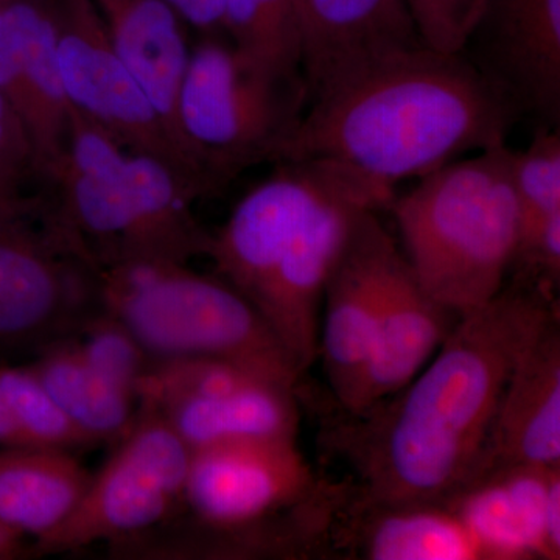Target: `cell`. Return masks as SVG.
Segmentation results:
<instances>
[{
  "mask_svg": "<svg viewBox=\"0 0 560 560\" xmlns=\"http://www.w3.org/2000/svg\"><path fill=\"white\" fill-rule=\"evenodd\" d=\"M44 200L31 140L0 94V220L35 212Z\"/></svg>",
  "mask_w": 560,
  "mask_h": 560,
  "instance_id": "obj_29",
  "label": "cell"
},
{
  "mask_svg": "<svg viewBox=\"0 0 560 560\" xmlns=\"http://www.w3.org/2000/svg\"><path fill=\"white\" fill-rule=\"evenodd\" d=\"M458 319L422 289L394 241L383 264L374 350L350 415L366 410L411 382Z\"/></svg>",
  "mask_w": 560,
  "mask_h": 560,
  "instance_id": "obj_19",
  "label": "cell"
},
{
  "mask_svg": "<svg viewBox=\"0 0 560 560\" xmlns=\"http://www.w3.org/2000/svg\"><path fill=\"white\" fill-rule=\"evenodd\" d=\"M393 243L377 210H366L324 291L318 359L323 360L331 396L342 411L355 408L370 366L383 264Z\"/></svg>",
  "mask_w": 560,
  "mask_h": 560,
  "instance_id": "obj_16",
  "label": "cell"
},
{
  "mask_svg": "<svg viewBox=\"0 0 560 560\" xmlns=\"http://www.w3.org/2000/svg\"><path fill=\"white\" fill-rule=\"evenodd\" d=\"M444 504L485 560L560 558V466L492 470Z\"/></svg>",
  "mask_w": 560,
  "mask_h": 560,
  "instance_id": "obj_18",
  "label": "cell"
},
{
  "mask_svg": "<svg viewBox=\"0 0 560 560\" xmlns=\"http://www.w3.org/2000/svg\"><path fill=\"white\" fill-rule=\"evenodd\" d=\"M552 316L544 290L504 287L456 320L404 388L341 411L326 440L353 471V495L378 506L445 503L477 481L512 371Z\"/></svg>",
  "mask_w": 560,
  "mask_h": 560,
  "instance_id": "obj_1",
  "label": "cell"
},
{
  "mask_svg": "<svg viewBox=\"0 0 560 560\" xmlns=\"http://www.w3.org/2000/svg\"><path fill=\"white\" fill-rule=\"evenodd\" d=\"M72 338L94 370L138 399L140 383L156 360L119 318L103 307Z\"/></svg>",
  "mask_w": 560,
  "mask_h": 560,
  "instance_id": "obj_27",
  "label": "cell"
},
{
  "mask_svg": "<svg viewBox=\"0 0 560 560\" xmlns=\"http://www.w3.org/2000/svg\"><path fill=\"white\" fill-rule=\"evenodd\" d=\"M91 478L75 453L0 448V525L40 539L72 514Z\"/></svg>",
  "mask_w": 560,
  "mask_h": 560,
  "instance_id": "obj_23",
  "label": "cell"
},
{
  "mask_svg": "<svg viewBox=\"0 0 560 560\" xmlns=\"http://www.w3.org/2000/svg\"><path fill=\"white\" fill-rule=\"evenodd\" d=\"M91 3L110 46L179 143L175 113L194 46L189 27L162 0H91Z\"/></svg>",
  "mask_w": 560,
  "mask_h": 560,
  "instance_id": "obj_22",
  "label": "cell"
},
{
  "mask_svg": "<svg viewBox=\"0 0 560 560\" xmlns=\"http://www.w3.org/2000/svg\"><path fill=\"white\" fill-rule=\"evenodd\" d=\"M198 36H226L223 27V0H162Z\"/></svg>",
  "mask_w": 560,
  "mask_h": 560,
  "instance_id": "obj_31",
  "label": "cell"
},
{
  "mask_svg": "<svg viewBox=\"0 0 560 560\" xmlns=\"http://www.w3.org/2000/svg\"><path fill=\"white\" fill-rule=\"evenodd\" d=\"M223 27L249 60L279 75L304 77L296 0H223Z\"/></svg>",
  "mask_w": 560,
  "mask_h": 560,
  "instance_id": "obj_25",
  "label": "cell"
},
{
  "mask_svg": "<svg viewBox=\"0 0 560 560\" xmlns=\"http://www.w3.org/2000/svg\"><path fill=\"white\" fill-rule=\"evenodd\" d=\"M28 366L94 447L116 445L138 418L139 400L94 370L72 337L40 349Z\"/></svg>",
  "mask_w": 560,
  "mask_h": 560,
  "instance_id": "obj_24",
  "label": "cell"
},
{
  "mask_svg": "<svg viewBox=\"0 0 560 560\" xmlns=\"http://www.w3.org/2000/svg\"><path fill=\"white\" fill-rule=\"evenodd\" d=\"M101 294L156 361L235 360L301 381L260 313L220 276L179 261H130L101 270Z\"/></svg>",
  "mask_w": 560,
  "mask_h": 560,
  "instance_id": "obj_5",
  "label": "cell"
},
{
  "mask_svg": "<svg viewBox=\"0 0 560 560\" xmlns=\"http://www.w3.org/2000/svg\"><path fill=\"white\" fill-rule=\"evenodd\" d=\"M394 191L360 180L313 212L280 261L256 311L304 374L318 359L320 308L331 272L366 210L388 209Z\"/></svg>",
  "mask_w": 560,
  "mask_h": 560,
  "instance_id": "obj_13",
  "label": "cell"
},
{
  "mask_svg": "<svg viewBox=\"0 0 560 560\" xmlns=\"http://www.w3.org/2000/svg\"><path fill=\"white\" fill-rule=\"evenodd\" d=\"M511 153L503 143L442 165L388 206L416 279L458 318L492 301L514 264L521 208Z\"/></svg>",
  "mask_w": 560,
  "mask_h": 560,
  "instance_id": "obj_4",
  "label": "cell"
},
{
  "mask_svg": "<svg viewBox=\"0 0 560 560\" xmlns=\"http://www.w3.org/2000/svg\"><path fill=\"white\" fill-rule=\"evenodd\" d=\"M103 308L101 270L51 215L0 220V350H35L72 337Z\"/></svg>",
  "mask_w": 560,
  "mask_h": 560,
  "instance_id": "obj_8",
  "label": "cell"
},
{
  "mask_svg": "<svg viewBox=\"0 0 560 560\" xmlns=\"http://www.w3.org/2000/svg\"><path fill=\"white\" fill-rule=\"evenodd\" d=\"M0 389L31 447L69 453L94 447L28 364H0Z\"/></svg>",
  "mask_w": 560,
  "mask_h": 560,
  "instance_id": "obj_26",
  "label": "cell"
},
{
  "mask_svg": "<svg viewBox=\"0 0 560 560\" xmlns=\"http://www.w3.org/2000/svg\"><path fill=\"white\" fill-rule=\"evenodd\" d=\"M138 399L161 412L190 451L245 440H296L298 383L226 359L156 361Z\"/></svg>",
  "mask_w": 560,
  "mask_h": 560,
  "instance_id": "obj_9",
  "label": "cell"
},
{
  "mask_svg": "<svg viewBox=\"0 0 560 560\" xmlns=\"http://www.w3.org/2000/svg\"><path fill=\"white\" fill-rule=\"evenodd\" d=\"M276 165L267 179L235 205L223 226L210 232L206 256L215 265L217 276L254 308L312 213L334 195L368 180L327 161H280Z\"/></svg>",
  "mask_w": 560,
  "mask_h": 560,
  "instance_id": "obj_11",
  "label": "cell"
},
{
  "mask_svg": "<svg viewBox=\"0 0 560 560\" xmlns=\"http://www.w3.org/2000/svg\"><path fill=\"white\" fill-rule=\"evenodd\" d=\"M44 190L55 221L98 270L208 256L210 232L194 212L198 190L72 109L65 158Z\"/></svg>",
  "mask_w": 560,
  "mask_h": 560,
  "instance_id": "obj_3",
  "label": "cell"
},
{
  "mask_svg": "<svg viewBox=\"0 0 560 560\" xmlns=\"http://www.w3.org/2000/svg\"><path fill=\"white\" fill-rule=\"evenodd\" d=\"M0 94L31 140L46 189L65 158L70 127L58 60V0H0Z\"/></svg>",
  "mask_w": 560,
  "mask_h": 560,
  "instance_id": "obj_14",
  "label": "cell"
},
{
  "mask_svg": "<svg viewBox=\"0 0 560 560\" xmlns=\"http://www.w3.org/2000/svg\"><path fill=\"white\" fill-rule=\"evenodd\" d=\"M308 108L304 77L241 54L226 36H198L176 102V132L210 195L261 162H278Z\"/></svg>",
  "mask_w": 560,
  "mask_h": 560,
  "instance_id": "obj_6",
  "label": "cell"
},
{
  "mask_svg": "<svg viewBox=\"0 0 560 560\" xmlns=\"http://www.w3.org/2000/svg\"><path fill=\"white\" fill-rule=\"evenodd\" d=\"M464 54L547 128L560 120V0H486Z\"/></svg>",
  "mask_w": 560,
  "mask_h": 560,
  "instance_id": "obj_15",
  "label": "cell"
},
{
  "mask_svg": "<svg viewBox=\"0 0 560 560\" xmlns=\"http://www.w3.org/2000/svg\"><path fill=\"white\" fill-rule=\"evenodd\" d=\"M331 488L296 440L224 442L191 451L184 511L213 528H249L307 510Z\"/></svg>",
  "mask_w": 560,
  "mask_h": 560,
  "instance_id": "obj_12",
  "label": "cell"
},
{
  "mask_svg": "<svg viewBox=\"0 0 560 560\" xmlns=\"http://www.w3.org/2000/svg\"><path fill=\"white\" fill-rule=\"evenodd\" d=\"M58 60L69 108L128 150L151 154L212 197L131 70L103 31L91 0H58Z\"/></svg>",
  "mask_w": 560,
  "mask_h": 560,
  "instance_id": "obj_10",
  "label": "cell"
},
{
  "mask_svg": "<svg viewBox=\"0 0 560 560\" xmlns=\"http://www.w3.org/2000/svg\"><path fill=\"white\" fill-rule=\"evenodd\" d=\"M31 447L0 389V448Z\"/></svg>",
  "mask_w": 560,
  "mask_h": 560,
  "instance_id": "obj_32",
  "label": "cell"
},
{
  "mask_svg": "<svg viewBox=\"0 0 560 560\" xmlns=\"http://www.w3.org/2000/svg\"><path fill=\"white\" fill-rule=\"evenodd\" d=\"M335 512L329 541L372 560H485L480 545L444 503L378 506L348 488Z\"/></svg>",
  "mask_w": 560,
  "mask_h": 560,
  "instance_id": "obj_21",
  "label": "cell"
},
{
  "mask_svg": "<svg viewBox=\"0 0 560 560\" xmlns=\"http://www.w3.org/2000/svg\"><path fill=\"white\" fill-rule=\"evenodd\" d=\"M308 105L361 73L427 47L405 0H296Z\"/></svg>",
  "mask_w": 560,
  "mask_h": 560,
  "instance_id": "obj_17",
  "label": "cell"
},
{
  "mask_svg": "<svg viewBox=\"0 0 560 560\" xmlns=\"http://www.w3.org/2000/svg\"><path fill=\"white\" fill-rule=\"evenodd\" d=\"M191 451L156 408L139 401L138 418L114 445L72 514L32 541L33 558L62 555L156 528L184 512Z\"/></svg>",
  "mask_w": 560,
  "mask_h": 560,
  "instance_id": "obj_7",
  "label": "cell"
},
{
  "mask_svg": "<svg viewBox=\"0 0 560 560\" xmlns=\"http://www.w3.org/2000/svg\"><path fill=\"white\" fill-rule=\"evenodd\" d=\"M550 466H560V331L556 316L512 371L482 475L504 467Z\"/></svg>",
  "mask_w": 560,
  "mask_h": 560,
  "instance_id": "obj_20",
  "label": "cell"
},
{
  "mask_svg": "<svg viewBox=\"0 0 560 560\" xmlns=\"http://www.w3.org/2000/svg\"><path fill=\"white\" fill-rule=\"evenodd\" d=\"M518 116L464 51L422 47L308 105L278 162H331L394 191L463 154L503 145Z\"/></svg>",
  "mask_w": 560,
  "mask_h": 560,
  "instance_id": "obj_2",
  "label": "cell"
},
{
  "mask_svg": "<svg viewBox=\"0 0 560 560\" xmlns=\"http://www.w3.org/2000/svg\"><path fill=\"white\" fill-rule=\"evenodd\" d=\"M420 38L430 49L463 51L486 0H405Z\"/></svg>",
  "mask_w": 560,
  "mask_h": 560,
  "instance_id": "obj_30",
  "label": "cell"
},
{
  "mask_svg": "<svg viewBox=\"0 0 560 560\" xmlns=\"http://www.w3.org/2000/svg\"><path fill=\"white\" fill-rule=\"evenodd\" d=\"M511 175L521 208L522 237L560 212L559 128L540 127L525 150H512Z\"/></svg>",
  "mask_w": 560,
  "mask_h": 560,
  "instance_id": "obj_28",
  "label": "cell"
},
{
  "mask_svg": "<svg viewBox=\"0 0 560 560\" xmlns=\"http://www.w3.org/2000/svg\"><path fill=\"white\" fill-rule=\"evenodd\" d=\"M31 540L0 525V560L32 559Z\"/></svg>",
  "mask_w": 560,
  "mask_h": 560,
  "instance_id": "obj_33",
  "label": "cell"
}]
</instances>
